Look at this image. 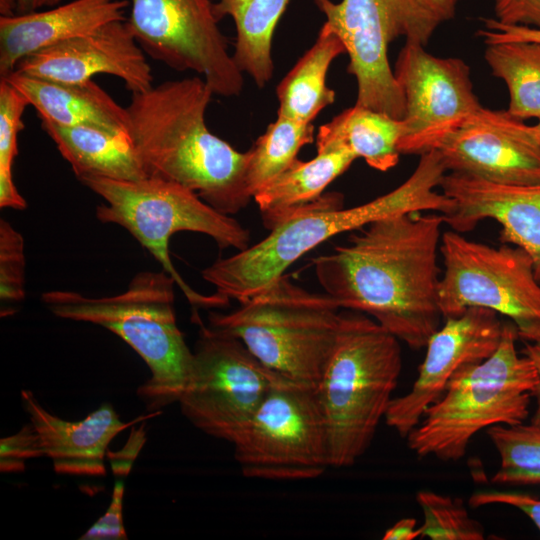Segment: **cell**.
<instances>
[{"instance_id": "6da1fadb", "label": "cell", "mask_w": 540, "mask_h": 540, "mask_svg": "<svg viewBox=\"0 0 540 540\" xmlns=\"http://www.w3.org/2000/svg\"><path fill=\"white\" fill-rule=\"evenodd\" d=\"M443 224L432 211L372 222L313 260L317 280L341 309L370 316L419 350L443 319L437 263Z\"/></svg>"}, {"instance_id": "7a4b0ae2", "label": "cell", "mask_w": 540, "mask_h": 540, "mask_svg": "<svg viewBox=\"0 0 540 540\" xmlns=\"http://www.w3.org/2000/svg\"><path fill=\"white\" fill-rule=\"evenodd\" d=\"M213 95L198 75L131 93L127 132L147 176L176 182L231 216L253 198L246 186L248 154L208 129Z\"/></svg>"}, {"instance_id": "3957f363", "label": "cell", "mask_w": 540, "mask_h": 540, "mask_svg": "<svg viewBox=\"0 0 540 540\" xmlns=\"http://www.w3.org/2000/svg\"><path fill=\"white\" fill-rule=\"evenodd\" d=\"M447 169L436 150L420 155L413 173L398 187L367 203L343 208L340 193H324L270 230L260 242L202 271L216 293L242 303L282 277L300 257L334 236L377 220L410 212L448 215L454 202L440 187Z\"/></svg>"}, {"instance_id": "277c9868", "label": "cell", "mask_w": 540, "mask_h": 540, "mask_svg": "<svg viewBox=\"0 0 540 540\" xmlns=\"http://www.w3.org/2000/svg\"><path fill=\"white\" fill-rule=\"evenodd\" d=\"M401 370L396 336L364 313H342L335 345L314 387L330 467L353 466L369 449Z\"/></svg>"}, {"instance_id": "5b68a950", "label": "cell", "mask_w": 540, "mask_h": 540, "mask_svg": "<svg viewBox=\"0 0 540 540\" xmlns=\"http://www.w3.org/2000/svg\"><path fill=\"white\" fill-rule=\"evenodd\" d=\"M175 280L166 272L142 271L126 291L106 297L53 290L42 301L59 318L99 325L126 342L151 376L137 390L149 413L178 402L190 377L193 351L177 326Z\"/></svg>"}, {"instance_id": "8992f818", "label": "cell", "mask_w": 540, "mask_h": 540, "mask_svg": "<svg viewBox=\"0 0 540 540\" xmlns=\"http://www.w3.org/2000/svg\"><path fill=\"white\" fill-rule=\"evenodd\" d=\"M518 338L514 323L503 322L497 350L486 360L459 369L406 436L411 451L422 458L457 461L481 430L525 422L539 376L532 360L518 355Z\"/></svg>"}, {"instance_id": "52a82bcc", "label": "cell", "mask_w": 540, "mask_h": 540, "mask_svg": "<svg viewBox=\"0 0 540 540\" xmlns=\"http://www.w3.org/2000/svg\"><path fill=\"white\" fill-rule=\"evenodd\" d=\"M340 309L328 294L283 275L234 311L210 313L209 326L238 338L278 376L315 387L338 336Z\"/></svg>"}, {"instance_id": "ba28073f", "label": "cell", "mask_w": 540, "mask_h": 540, "mask_svg": "<svg viewBox=\"0 0 540 540\" xmlns=\"http://www.w3.org/2000/svg\"><path fill=\"white\" fill-rule=\"evenodd\" d=\"M79 181L105 200L96 208L98 220L125 228L175 280L191 305L218 308L228 304L229 299L216 292L204 295L192 289L174 267L168 246L175 233L191 231L211 237L221 249L244 250L250 234L236 219L217 211L192 190L157 177L90 176Z\"/></svg>"}, {"instance_id": "9c48e42d", "label": "cell", "mask_w": 540, "mask_h": 540, "mask_svg": "<svg viewBox=\"0 0 540 540\" xmlns=\"http://www.w3.org/2000/svg\"><path fill=\"white\" fill-rule=\"evenodd\" d=\"M444 270L438 286L443 318L483 307L509 318L518 337L540 342V282L531 256L511 244L493 247L449 230L442 233Z\"/></svg>"}, {"instance_id": "30bf717a", "label": "cell", "mask_w": 540, "mask_h": 540, "mask_svg": "<svg viewBox=\"0 0 540 540\" xmlns=\"http://www.w3.org/2000/svg\"><path fill=\"white\" fill-rule=\"evenodd\" d=\"M231 444L248 478L310 480L330 467L327 432L314 386L282 377Z\"/></svg>"}, {"instance_id": "8fae6325", "label": "cell", "mask_w": 540, "mask_h": 540, "mask_svg": "<svg viewBox=\"0 0 540 540\" xmlns=\"http://www.w3.org/2000/svg\"><path fill=\"white\" fill-rule=\"evenodd\" d=\"M324 24L343 42L348 73L357 83L356 105L402 119L405 102L388 59L395 39L427 45L438 25L414 0H314Z\"/></svg>"}, {"instance_id": "7c38bea8", "label": "cell", "mask_w": 540, "mask_h": 540, "mask_svg": "<svg viewBox=\"0 0 540 540\" xmlns=\"http://www.w3.org/2000/svg\"><path fill=\"white\" fill-rule=\"evenodd\" d=\"M193 320L199 336L180 410L203 433L232 443L280 376L238 338L205 326L198 314Z\"/></svg>"}, {"instance_id": "4fadbf2b", "label": "cell", "mask_w": 540, "mask_h": 540, "mask_svg": "<svg viewBox=\"0 0 540 540\" xmlns=\"http://www.w3.org/2000/svg\"><path fill=\"white\" fill-rule=\"evenodd\" d=\"M127 23L151 58L176 71H193L214 95L238 96L243 73L228 51L211 0H131Z\"/></svg>"}, {"instance_id": "5bb4252c", "label": "cell", "mask_w": 540, "mask_h": 540, "mask_svg": "<svg viewBox=\"0 0 540 540\" xmlns=\"http://www.w3.org/2000/svg\"><path fill=\"white\" fill-rule=\"evenodd\" d=\"M420 43L406 41L394 75L402 90L405 113L401 154L421 155L482 105L474 93L469 65L460 58L437 57Z\"/></svg>"}, {"instance_id": "9a60e30c", "label": "cell", "mask_w": 540, "mask_h": 540, "mask_svg": "<svg viewBox=\"0 0 540 540\" xmlns=\"http://www.w3.org/2000/svg\"><path fill=\"white\" fill-rule=\"evenodd\" d=\"M432 150L447 172L504 185L540 184V145L531 127L506 110L482 106Z\"/></svg>"}, {"instance_id": "2e32d148", "label": "cell", "mask_w": 540, "mask_h": 540, "mask_svg": "<svg viewBox=\"0 0 540 540\" xmlns=\"http://www.w3.org/2000/svg\"><path fill=\"white\" fill-rule=\"evenodd\" d=\"M502 331L499 314L483 307H470L459 316L447 318L429 338L411 390L392 398L384 418L386 424L406 438L459 369L480 363L497 350Z\"/></svg>"}, {"instance_id": "e0dca14e", "label": "cell", "mask_w": 540, "mask_h": 540, "mask_svg": "<svg viewBox=\"0 0 540 540\" xmlns=\"http://www.w3.org/2000/svg\"><path fill=\"white\" fill-rule=\"evenodd\" d=\"M14 72L64 83H82L106 74L121 79L131 93L153 86L146 53L127 20L35 52L22 59Z\"/></svg>"}, {"instance_id": "ac0fdd59", "label": "cell", "mask_w": 540, "mask_h": 540, "mask_svg": "<svg viewBox=\"0 0 540 540\" xmlns=\"http://www.w3.org/2000/svg\"><path fill=\"white\" fill-rule=\"evenodd\" d=\"M440 188L454 202L444 223L459 233L484 219L501 227L500 240L523 248L533 259L540 282V184L504 185L458 172H447Z\"/></svg>"}, {"instance_id": "d6986e66", "label": "cell", "mask_w": 540, "mask_h": 540, "mask_svg": "<svg viewBox=\"0 0 540 540\" xmlns=\"http://www.w3.org/2000/svg\"><path fill=\"white\" fill-rule=\"evenodd\" d=\"M128 0H72L29 13L0 17V78L25 57L50 46L126 21Z\"/></svg>"}, {"instance_id": "ffe728a7", "label": "cell", "mask_w": 540, "mask_h": 540, "mask_svg": "<svg viewBox=\"0 0 540 540\" xmlns=\"http://www.w3.org/2000/svg\"><path fill=\"white\" fill-rule=\"evenodd\" d=\"M21 403L36 429L45 457L57 474L99 477L111 440L132 422H122L110 403H103L85 419L72 422L48 412L32 391L23 389Z\"/></svg>"}, {"instance_id": "44dd1931", "label": "cell", "mask_w": 540, "mask_h": 540, "mask_svg": "<svg viewBox=\"0 0 540 540\" xmlns=\"http://www.w3.org/2000/svg\"><path fill=\"white\" fill-rule=\"evenodd\" d=\"M41 120L63 126H89L111 133L127 132L126 107L119 105L93 79L64 83L13 72L7 77Z\"/></svg>"}, {"instance_id": "7402d4cb", "label": "cell", "mask_w": 540, "mask_h": 540, "mask_svg": "<svg viewBox=\"0 0 540 540\" xmlns=\"http://www.w3.org/2000/svg\"><path fill=\"white\" fill-rule=\"evenodd\" d=\"M41 127L69 162L78 180L90 176L117 180L148 177L128 132L63 126L48 120H41Z\"/></svg>"}, {"instance_id": "603a6c76", "label": "cell", "mask_w": 540, "mask_h": 540, "mask_svg": "<svg viewBox=\"0 0 540 540\" xmlns=\"http://www.w3.org/2000/svg\"><path fill=\"white\" fill-rule=\"evenodd\" d=\"M355 159L356 156L346 148L319 150L306 162L297 158L253 196L264 226L272 230L319 199L328 185Z\"/></svg>"}, {"instance_id": "cb8c5ba5", "label": "cell", "mask_w": 540, "mask_h": 540, "mask_svg": "<svg viewBox=\"0 0 540 540\" xmlns=\"http://www.w3.org/2000/svg\"><path fill=\"white\" fill-rule=\"evenodd\" d=\"M402 119L354 105L319 127L317 151L346 148L371 168L385 172L399 161Z\"/></svg>"}, {"instance_id": "d4e9b609", "label": "cell", "mask_w": 540, "mask_h": 540, "mask_svg": "<svg viewBox=\"0 0 540 540\" xmlns=\"http://www.w3.org/2000/svg\"><path fill=\"white\" fill-rule=\"evenodd\" d=\"M346 53L341 39L325 24L315 43L297 61L276 87L277 115L302 123H312L335 101V91L327 86L331 63Z\"/></svg>"}, {"instance_id": "484cf974", "label": "cell", "mask_w": 540, "mask_h": 540, "mask_svg": "<svg viewBox=\"0 0 540 540\" xmlns=\"http://www.w3.org/2000/svg\"><path fill=\"white\" fill-rule=\"evenodd\" d=\"M290 0H219L214 3L218 21L230 16L236 37L233 60L263 88L273 77L272 38Z\"/></svg>"}, {"instance_id": "4316f807", "label": "cell", "mask_w": 540, "mask_h": 540, "mask_svg": "<svg viewBox=\"0 0 540 540\" xmlns=\"http://www.w3.org/2000/svg\"><path fill=\"white\" fill-rule=\"evenodd\" d=\"M484 57L492 74L507 86V113L521 121L539 119L540 43L514 41L488 44Z\"/></svg>"}, {"instance_id": "83f0119b", "label": "cell", "mask_w": 540, "mask_h": 540, "mask_svg": "<svg viewBox=\"0 0 540 540\" xmlns=\"http://www.w3.org/2000/svg\"><path fill=\"white\" fill-rule=\"evenodd\" d=\"M314 139V125L277 115L247 151L246 186L256 192L288 168L300 149Z\"/></svg>"}, {"instance_id": "f1b7e54d", "label": "cell", "mask_w": 540, "mask_h": 540, "mask_svg": "<svg viewBox=\"0 0 540 540\" xmlns=\"http://www.w3.org/2000/svg\"><path fill=\"white\" fill-rule=\"evenodd\" d=\"M487 435L500 458L493 483L540 484V427L499 424L487 428Z\"/></svg>"}, {"instance_id": "f546056e", "label": "cell", "mask_w": 540, "mask_h": 540, "mask_svg": "<svg viewBox=\"0 0 540 540\" xmlns=\"http://www.w3.org/2000/svg\"><path fill=\"white\" fill-rule=\"evenodd\" d=\"M26 97L5 78H0V207L22 210L27 207L13 180V164L18 155V134L24 128Z\"/></svg>"}, {"instance_id": "4dcf8cb0", "label": "cell", "mask_w": 540, "mask_h": 540, "mask_svg": "<svg viewBox=\"0 0 540 540\" xmlns=\"http://www.w3.org/2000/svg\"><path fill=\"white\" fill-rule=\"evenodd\" d=\"M424 521L421 537L432 540H482L483 525L471 518L462 501L428 490L416 494Z\"/></svg>"}, {"instance_id": "1f68e13d", "label": "cell", "mask_w": 540, "mask_h": 540, "mask_svg": "<svg viewBox=\"0 0 540 540\" xmlns=\"http://www.w3.org/2000/svg\"><path fill=\"white\" fill-rule=\"evenodd\" d=\"M24 240L5 219L0 220V301L1 317L13 314L24 300Z\"/></svg>"}, {"instance_id": "d6a6232c", "label": "cell", "mask_w": 540, "mask_h": 540, "mask_svg": "<svg viewBox=\"0 0 540 540\" xmlns=\"http://www.w3.org/2000/svg\"><path fill=\"white\" fill-rule=\"evenodd\" d=\"M42 456H45L42 444L31 422L0 441V471L3 473L23 472L27 460Z\"/></svg>"}, {"instance_id": "836d02e7", "label": "cell", "mask_w": 540, "mask_h": 540, "mask_svg": "<svg viewBox=\"0 0 540 540\" xmlns=\"http://www.w3.org/2000/svg\"><path fill=\"white\" fill-rule=\"evenodd\" d=\"M124 479L116 478L111 502L105 514L100 517L80 540H124L127 533L123 519Z\"/></svg>"}, {"instance_id": "e575fe53", "label": "cell", "mask_w": 540, "mask_h": 540, "mask_svg": "<svg viewBox=\"0 0 540 540\" xmlns=\"http://www.w3.org/2000/svg\"><path fill=\"white\" fill-rule=\"evenodd\" d=\"M469 504L474 508L492 504L515 507L527 515L540 531V499L532 495L509 491H480L469 498Z\"/></svg>"}, {"instance_id": "d590c367", "label": "cell", "mask_w": 540, "mask_h": 540, "mask_svg": "<svg viewBox=\"0 0 540 540\" xmlns=\"http://www.w3.org/2000/svg\"><path fill=\"white\" fill-rule=\"evenodd\" d=\"M495 15L504 24L540 29V0H495Z\"/></svg>"}, {"instance_id": "8d00e7d4", "label": "cell", "mask_w": 540, "mask_h": 540, "mask_svg": "<svg viewBox=\"0 0 540 540\" xmlns=\"http://www.w3.org/2000/svg\"><path fill=\"white\" fill-rule=\"evenodd\" d=\"M482 22L484 27L479 29L477 34L486 45L514 41L540 43V29L523 25L504 24L495 18H484Z\"/></svg>"}, {"instance_id": "74e56055", "label": "cell", "mask_w": 540, "mask_h": 540, "mask_svg": "<svg viewBox=\"0 0 540 540\" xmlns=\"http://www.w3.org/2000/svg\"><path fill=\"white\" fill-rule=\"evenodd\" d=\"M145 441V433L143 427L137 431L131 433L130 438L125 447L119 452H108L109 460L113 470V474L117 478L124 479V477L130 472L132 463L135 460L137 454L141 450V447Z\"/></svg>"}, {"instance_id": "f35d334b", "label": "cell", "mask_w": 540, "mask_h": 540, "mask_svg": "<svg viewBox=\"0 0 540 540\" xmlns=\"http://www.w3.org/2000/svg\"><path fill=\"white\" fill-rule=\"evenodd\" d=\"M414 2L439 26L454 17L459 0H414Z\"/></svg>"}, {"instance_id": "ab89813d", "label": "cell", "mask_w": 540, "mask_h": 540, "mask_svg": "<svg viewBox=\"0 0 540 540\" xmlns=\"http://www.w3.org/2000/svg\"><path fill=\"white\" fill-rule=\"evenodd\" d=\"M416 524L414 518H403L388 528L382 538L384 540H414L420 538V528Z\"/></svg>"}, {"instance_id": "60d3db41", "label": "cell", "mask_w": 540, "mask_h": 540, "mask_svg": "<svg viewBox=\"0 0 540 540\" xmlns=\"http://www.w3.org/2000/svg\"><path fill=\"white\" fill-rule=\"evenodd\" d=\"M522 354L529 357L539 376V383L532 392V396L536 399V408L533 416L531 417L530 423L540 427V342H526L524 341V348Z\"/></svg>"}, {"instance_id": "b9f144b4", "label": "cell", "mask_w": 540, "mask_h": 540, "mask_svg": "<svg viewBox=\"0 0 540 540\" xmlns=\"http://www.w3.org/2000/svg\"><path fill=\"white\" fill-rule=\"evenodd\" d=\"M63 0H18L17 14L29 13L53 7Z\"/></svg>"}, {"instance_id": "7bdbcfd3", "label": "cell", "mask_w": 540, "mask_h": 540, "mask_svg": "<svg viewBox=\"0 0 540 540\" xmlns=\"http://www.w3.org/2000/svg\"><path fill=\"white\" fill-rule=\"evenodd\" d=\"M18 0H0V14L3 17L17 14Z\"/></svg>"}, {"instance_id": "ee69618b", "label": "cell", "mask_w": 540, "mask_h": 540, "mask_svg": "<svg viewBox=\"0 0 540 540\" xmlns=\"http://www.w3.org/2000/svg\"><path fill=\"white\" fill-rule=\"evenodd\" d=\"M531 132L537 141V143L540 145V118L538 119L537 124L530 126Z\"/></svg>"}]
</instances>
